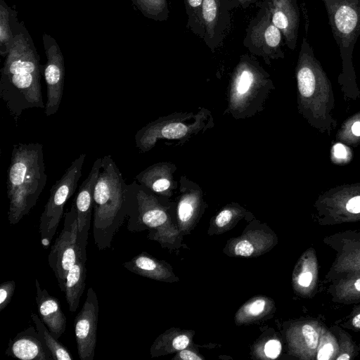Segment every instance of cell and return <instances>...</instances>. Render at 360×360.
I'll return each instance as SVG.
<instances>
[{"label":"cell","mask_w":360,"mask_h":360,"mask_svg":"<svg viewBox=\"0 0 360 360\" xmlns=\"http://www.w3.org/2000/svg\"><path fill=\"white\" fill-rule=\"evenodd\" d=\"M259 0H236L235 4V8L241 7L243 8H246L249 7L252 4H256Z\"/></svg>","instance_id":"e575fe53"},{"label":"cell","mask_w":360,"mask_h":360,"mask_svg":"<svg viewBox=\"0 0 360 360\" xmlns=\"http://www.w3.org/2000/svg\"><path fill=\"white\" fill-rule=\"evenodd\" d=\"M333 155L336 159L344 160L347 157V148L340 143H336L333 147Z\"/></svg>","instance_id":"4dcf8cb0"},{"label":"cell","mask_w":360,"mask_h":360,"mask_svg":"<svg viewBox=\"0 0 360 360\" xmlns=\"http://www.w3.org/2000/svg\"><path fill=\"white\" fill-rule=\"evenodd\" d=\"M333 37L339 47L342 72L338 82L345 99L360 96L353 65V51L360 35V0H322Z\"/></svg>","instance_id":"5b68a950"},{"label":"cell","mask_w":360,"mask_h":360,"mask_svg":"<svg viewBox=\"0 0 360 360\" xmlns=\"http://www.w3.org/2000/svg\"><path fill=\"white\" fill-rule=\"evenodd\" d=\"M333 346L330 343L324 345L319 351L317 354V359L319 360H328L333 353Z\"/></svg>","instance_id":"f546056e"},{"label":"cell","mask_w":360,"mask_h":360,"mask_svg":"<svg viewBox=\"0 0 360 360\" xmlns=\"http://www.w3.org/2000/svg\"><path fill=\"white\" fill-rule=\"evenodd\" d=\"M346 209L352 214L360 213V195L350 198L346 204Z\"/></svg>","instance_id":"f1b7e54d"},{"label":"cell","mask_w":360,"mask_h":360,"mask_svg":"<svg viewBox=\"0 0 360 360\" xmlns=\"http://www.w3.org/2000/svg\"><path fill=\"white\" fill-rule=\"evenodd\" d=\"M42 41L46 56L43 75L46 84V102L44 113L46 116L55 114L60 105L64 88V57L56 40L44 33Z\"/></svg>","instance_id":"9c48e42d"},{"label":"cell","mask_w":360,"mask_h":360,"mask_svg":"<svg viewBox=\"0 0 360 360\" xmlns=\"http://www.w3.org/2000/svg\"><path fill=\"white\" fill-rule=\"evenodd\" d=\"M283 36L271 22L269 12L259 7L246 29L243 45L253 55L262 57L266 63L271 59L283 58Z\"/></svg>","instance_id":"52a82bcc"},{"label":"cell","mask_w":360,"mask_h":360,"mask_svg":"<svg viewBox=\"0 0 360 360\" xmlns=\"http://www.w3.org/2000/svg\"><path fill=\"white\" fill-rule=\"evenodd\" d=\"M46 179L42 144H14L6 177L8 219L11 225L18 224L34 207Z\"/></svg>","instance_id":"3957f363"},{"label":"cell","mask_w":360,"mask_h":360,"mask_svg":"<svg viewBox=\"0 0 360 360\" xmlns=\"http://www.w3.org/2000/svg\"><path fill=\"white\" fill-rule=\"evenodd\" d=\"M132 4L144 17L162 22L169 18V7L167 0H131Z\"/></svg>","instance_id":"ffe728a7"},{"label":"cell","mask_w":360,"mask_h":360,"mask_svg":"<svg viewBox=\"0 0 360 360\" xmlns=\"http://www.w3.org/2000/svg\"><path fill=\"white\" fill-rule=\"evenodd\" d=\"M131 184H127L110 155L102 158L94 190L93 236L99 250L111 246L131 206Z\"/></svg>","instance_id":"7a4b0ae2"},{"label":"cell","mask_w":360,"mask_h":360,"mask_svg":"<svg viewBox=\"0 0 360 360\" xmlns=\"http://www.w3.org/2000/svg\"><path fill=\"white\" fill-rule=\"evenodd\" d=\"M234 251L237 255L248 257L253 253L254 247L249 241L242 240L236 244Z\"/></svg>","instance_id":"484cf974"},{"label":"cell","mask_w":360,"mask_h":360,"mask_svg":"<svg viewBox=\"0 0 360 360\" xmlns=\"http://www.w3.org/2000/svg\"><path fill=\"white\" fill-rule=\"evenodd\" d=\"M312 280V274L311 272H304L300 274L298 283L300 285L308 287Z\"/></svg>","instance_id":"d6a6232c"},{"label":"cell","mask_w":360,"mask_h":360,"mask_svg":"<svg viewBox=\"0 0 360 360\" xmlns=\"http://www.w3.org/2000/svg\"><path fill=\"white\" fill-rule=\"evenodd\" d=\"M255 5L269 12L271 22L282 33L285 44L293 51L297 46L300 26L297 0H263Z\"/></svg>","instance_id":"7c38bea8"},{"label":"cell","mask_w":360,"mask_h":360,"mask_svg":"<svg viewBox=\"0 0 360 360\" xmlns=\"http://www.w3.org/2000/svg\"><path fill=\"white\" fill-rule=\"evenodd\" d=\"M86 257L80 254L75 264L69 269L65 283V296L70 312L77 311L86 286Z\"/></svg>","instance_id":"2e32d148"},{"label":"cell","mask_w":360,"mask_h":360,"mask_svg":"<svg viewBox=\"0 0 360 360\" xmlns=\"http://www.w3.org/2000/svg\"><path fill=\"white\" fill-rule=\"evenodd\" d=\"M21 22L18 11L10 7L5 0H0V54L6 57L14 44Z\"/></svg>","instance_id":"e0dca14e"},{"label":"cell","mask_w":360,"mask_h":360,"mask_svg":"<svg viewBox=\"0 0 360 360\" xmlns=\"http://www.w3.org/2000/svg\"><path fill=\"white\" fill-rule=\"evenodd\" d=\"M187 15L188 29L203 39L205 28L202 21L203 0H184Z\"/></svg>","instance_id":"44dd1931"},{"label":"cell","mask_w":360,"mask_h":360,"mask_svg":"<svg viewBox=\"0 0 360 360\" xmlns=\"http://www.w3.org/2000/svg\"><path fill=\"white\" fill-rule=\"evenodd\" d=\"M43 68L22 21L14 44L5 57L0 78V97L16 123L25 110L45 108L41 85Z\"/></svg>","instance_id":"6da1fadb"},{"label":"cell","mask_w":360,"mask_h":360,"mask_svg":"<svg viewBox=\"0 0 360 360\" xmlns=\"http://www.w3.org/2000/svg\"><path fill=\"white\" fill-rule=\"evenodd\" d=\"M86 155L75 159L50 190L48 200L39 218V231L44 246L49 245L63 215L64 207L75 193Z\"/></svg>","instance_id":"8992f818"},{"label":"cell","mask_w":360,"mask_h":360,"mask_svg":"<svg viewBox=\"0 0 360 360\" xmlns=\"http://www.w3.org/2000/svg\"><path fill=\"white\" fill-rule=\"evenodd\" d=\"M349 359V356L347 354H343L337 358V360H347Z\"/></svg>","instance_id":"74e56055"},{"label":"cell","mask_w":360,"mask_h":360,"mask_svg":"<svg viewBox=\"0 0 360 360\" xmlns=\"http://www.w3.org/2000/svg\"><path fill=\"white\" fill-rule=\"evenodd\" d=\"M189 343V339L186 335H181L176 337L172 341V346L175 349L182 350L185 349Z\"/></svg>","instance_id":"1f68e13d"},{"label":"cell","mask_w":360,"mask_h":360,"mask_svg":"<svg viewBox=\"0 0 360 360\" xmlns=\"http://www.w3.org/2000/svg\"><path fill=\"white\" fill-rule=\"evenodd\" d=\"M81 254L77 240V219L75 207L65 214L63 227L48 255V262L54 273L60 290L64 292L69 269Z\"/></svg>","instance_id":"ba28073f"},{"label":"cell","mask_w":360,"mask_h":360,"mask_svg":"<svg viewBox=\"0 0 360 360\" xmlns=\"http://www.w3.org/2000/svg\"><path fill=\"white\" fill-rule=\"evenodd\" d=\"M302 331L308 347L311 349H316L319 340L316 330L311 326L305 324L303 326Z\"/></svg>","instance_id":"603a6c76"},{"label":"cell","mask_w":360,"mask_h":360,"mask_svg":"<svg viewBox=\"0 0 360 360\" xmlns=\"http://www.w3.org/2000/svg\"><path fill=\"white\" fill-rule=\"evenodd\" d=\"M31 318L49 350L53 360H72L73 357L68 349L52 334L41 318L34 313L31 314Z\"/></svg>","instance_id":"ac0fdd59"},{"label":"cell","mask_w":360,"mask_h":360,"mask_svg":"<svg viewBox=\"0 0 360 360\" xmlns=\"http://www.w3.org/2000/svg\"><path fill=\"white\" fill-rule=\"evenodd\" d=\"M233 217V214L229 210L221 211L216 217L215 223L219 227L224 226L228 224Z\"/></svg>","instance_id":"83f0119b"},{"label":"cell","mask_w":360,"mask_h":360,"mask_svg":"<svg viewBox=\"0 0 360 360\" xmlns=\"http://www.w3.org/2000/svg\"><path fill=\"white\" fill-rule=\"evenodd\" d=\"M5 354L22 360H53L44 340L33 326L10 338Z\"/></svg>","instance_id":"5bb4252c"},{"label":"cell","mask_w":360,"mask_h":360,"mask_svg":"<svg viewBox=\"0 0 360 360\" xmlns=\"http://www.w3.org/2000/svg\"><path fill=\"white\" fill-rule=\"evenodd\" d=\"M354 286L356 288V289L359 291H360V279H358L355 283H354Z\"/></svg>","instance_id":"ab89813d"},{"label":"cell","mask_w":360,"mask_h":360,"mask_svg":"<svg viewBox=\"0 0 360 360\" xmlns=\"http://www.w3.org/2000/svg\"><path fill=\"white\" fill-rule=\"evenodd\" d=\"M352 323L354 327L360 328V314L354 317Z\"/></svg>","instance_id":"8d00e7d4"},{"label":"cell","mask_w":360,"mask_h":360,"mask_svg":"<svg viewBox=\"0 0 360 360\" xmlns=\"http://www.w3.org/2000/svg\"><path fill=\"white\" fill-rule=\"evenodd\" d=\"M98 310L96 293L92 287H89L83 306L74 321L77 354L80 360L94 359Z\"/></svg>","instance_id":"30bf717a"},{"label":"cell","mask_w":360,"mask_h":360,"mask_svg":"<svg viewBox=\"0 0 360 360\" xmlns=\"http://www.w3.org/2000/svg\"><path fill=\"white\" fill-rule=\"evenodd\" d=\"M179 356L181 359L184 360H201V358L199 357L197 354L192 352L189 350H184L179 353Z\"/></svg>","instance_id":"836d02e7"},{"label":"cell","mask_w":360,"mask_h":360,"mask_svg":"<svg viewBox=\"0 0 360 360\" xmlns=\"http://www.w3.org/2000/svg\"><path fill=\"white\" fill-rule=\"evenodd\" d=\"M101 158L96 159L79 188L72 203L77 213V240L81 254L86 257V245L94 212V190L101 167Z\"/></svg>","instance_id":"8fae6325"},{"label":"cell","mask_w":360,"mask_h":360,"mask_svg":"<svg viewBox=\"0 0 360 360\" xmlns=\"http://www.w3.org/2000/svg\"><path fill=\"white\" fill-rule=\"evenodd\" d=\"M264 300L258 299L246 306L245 310L248 314L252 316H257L264 311Z\"/></svg>","instance_id":"4316f807"},{"label":"cell","mask_w":360,"mask_h":360,"mask_svg":"<svg viewBox=\"0 0 360 360\" xmlns=\"http://www.w3.org/2000/svg\"><path fill=\"white\" fill-rule=\"evenodd\" d=\"M123 266L130 272L147 277L158 278L161 271L159 264L155 259L147 254L141 252L128 262Z\"/></svg>","instance_id":"d6986e66"},{"label":"cell","mask_w":360,"mask_h":360,"mask_svg":"<svg viewBox=\"0 0 360 360\" xmlns=\"http://www.w3.org/2000/svg\"><path fill=\"white\" fill-rule=\"evenodd\" d=\"M15 289L13 280L4 281L0 285V311L10 303Z\"/></svg>","instance_id":"7402d4cb"},{"label":"cell","mask_w":360,"mask_h":360,"mask_svg":"<svg viewBox=\"0 0 360 360\" xmlns=\"http://www.w3.org/2000/svg\"><path fill=\"white\" fill-rule=\"evenodd\" d=\"M236 1V0H229L231 11L235 8Z\"/></svg>","instance_id":"f35d334b"},{"label":"cell","mask_w":360,"mask_h":360,"mask_svg":"<svg viewBox=\"0 0 360 360\" xmlns=\"http://www.w3.org/2000/svg\"><path fill=\"white\" fill-rule=\"evenodd\" d=\"M296 79L300 112L312 127L329 135L337 126L331 113L335 105L333 87L306 37L298 55Z\"/></svg>","instance_id":"277c9868"},{"label":"cell","mask_w":360,"mask_h":360,"mask_svg":"<svg viewBox=\"0 0 360 360\" xmlns=\"http://www.w3.org/2000/svg\"><path fill=\"white\" fill-rule=\"evenodd\" d=\"M281 350V345L276 340H269L264 346L265 354L271 359L276 358L279 355Z\"/></svg>","instance_id":"d4e9b609"},{"label":"cell","mask_w":360,"mask_h":360,"mask_svg":"<svg viewBox=\"0 0 360 360\" xmlns=\"http://www.w3.org/2000/svg\"><path fill=\"white\" fill-rule=\"evenodd\" d=\"M35 300L39 317L49 330L59 338L66 328L67 319L57 297L51 295L46 289L41 288L39 281L35 279Z\"/></svg>","instance_id":"9a60e30c"},{"label":"cell","mask_w":360,"mask_h":360,"mask_svg":"<svg viewBox=\"0 0 360 360\" xmlns=\"http://www.w3.org/2000/svg\"><path fill=\"white\" fill-rule=\"evenodd\" d=\"M229 0H203V41L212 52L219 48L230 27Z\"/></svg>","instance_id":"4fadbf2b"},{"label":"cell","mask_w":360,"mask_h":360,"mask_svg":"<svg viewBox=\"0 0 360 360\" xmlns=\"http://www.w3.org/2000/svg\"><path fill=\"white\" fill-rule=\"evenodd\" d=\"M193 213V207L188 199H185L179 203L178 214L181 221H188L191 218Z\"/></svg>","instance_id":"cb8c5ba5"},{"label":"cell","mask_w":360,"mask_h":360,"mask_svg":"<svg viewBox=\"0 0 360 360\" xmlns=\"http://www.w3.org/2000/svg\"><path fill=\"white\" fill-rule=\"evenodd\" d=\"M351 131L354 136H360V121H356L352 124Z\"/></svg>","instance_id":"d590c367"}]
</instances>
